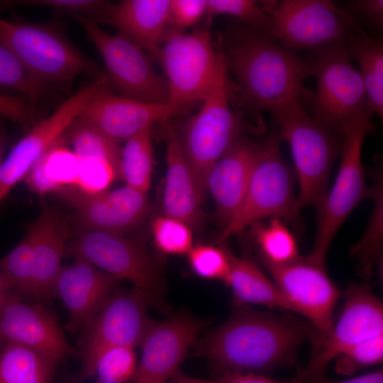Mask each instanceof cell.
Masks as SVG:
<instances>
[{
	"label": "cell",
	"mask_w": 383,
	"mask_h": 383,
	"mask_svg": "<svg viewBox=\"0 0 383 383\" xmlns=\"http://www.w3.org/2000/svg\"><path fill=\"white\" fill-rule=\"evenodd\" d=\"M308 383H383L382 369L372 373L343 381L320 380Z\"/></svg>",
	"instance_id": "obj_47"
},
{
	"label": "cell",
	"mask_w": 383,
	"mask_h": 383,
	"mask_svg": "<svg viewBox=\"0 0 383 383\" xmlns=\"http://www.w3.org/2000/svg\"><path fill=\"white\" fill-rule=\"evenodd\" d=\"M345 48L350 59L360 67L366 89V110L383 116V44L379 38L360 28L348 36Z\"/></svg>",
	"instance_id": "obj_28"
},
{
	"label": "cell",
	"mask_w": 383,
	"mask_h": 383,
	"mask_svg": "<svg viewBox=\"0 0 383 383\" xmlns=\"http://www.w3.org/2000/svg\"><path fill=\"white\" fill-rule=\"evenodd\" d=\"M265 111L273 116L279 138L291 149L299 184L297 207L317 209L328 192L330 173L341 151L340 137L295 98L274 103Z\"/></svg>",
	"instance_id": "obj_3"
},
{
	"label": "cell",
	"mask_w": 383,
	"mask_h": 383,
	"mask_svg": "<svg viewBox=\"0 0 383 383\" xmlns=\"http://www.w3.org/2000/svg\"><path fill=\"white\" fill-rule=\"evenodd\" d=\"M33 238V267L31 298L50 299L71 238L68 221L58 209L43 204L38 218L27 227Z\"/></svg>",
	"instance_id": "obj_22"
},
{
	"label": "cell",
	"mask_w": 383,
	"mask_h": 383,
	"mask_svg": "<svg viewBox=\"0 0 383 383\" xmlns=\"http://www.w3.org/2000/svg\"><path fill=\"white\" fill-rule=\"evenodd\" d=\"M162 42L158 60L167 83V104L174 117L186 107L204 101L223 62L220 50L215 48L209 26L205 24L190 33L167 28Z\"/></svg>",
	"instance_id": "obj_6"
},
{
	"label": "cell",
	"mask_w": 383,
	"mask_h": 383,
	"mask_svg": "<svg viewBox=\"0 0 383 383\" xmlns=\"http://www.w3.org/2000/svg\"><path fill=\"white\" fill-rule=\"evenodd\" d=\"M107 84L104 77L94 79L26 131L0 167V202L23 180L40 156L64 135L92 97Z\"/></svg>",
	"instance_id": "obj_16"
},
{
	"label": "cell",
	"mask_w": 383,
	"mask_h": 383,
	"mask_svg": "<svg viewBox=\"0 0 383 383\" xmlns=\"http://www.w3.org/2000/svg\"><path fill=\"white\" fill-rule=\"evenodd\" d=\"M72 16L99 51L110 85L119 96L145 103L167 104V80L156 72L154 59L150 55L121 35L106 33L89 18Z\"/></svg>",
	"instance_id": "obj_11"
},
{
	"label": "cell",
	"mask_w": 383,
	"mask_h": 383,
	"mask_svg": "<svg viewBox=\"0 0 383 383\" xmlns=\"http://www.w3.org/2000/svg\"><path fill=\"white\" fill-rule=\"evenodd\" d=\"M170 0H123L109 3L101 23L109 24L118 35L137 45L154 60L170 18Z\"/></svg>",
	"instance_id": "obj_25"
},
{
	"label": "cell",
	"mask_w": 383,
	"mask_h": 383,
	"mask_svg": "<svg viewBox=\"0 0 383 383\" xmlns=\"http://www.w3.org/2000/svg\"><path fill=\"white\" fill-rule=\"evenodd\" d=\"M131 282L150 304L163 305V281L158 265L138 240L123 235L82 230L70 238L66 255Z\"/></svg>",
	"instance_id": "obj_9"
},
{
	"label": "cell",
	"mask_w": 383,
	"mask_h": 383,
	"mask_svg": "<svg viewBox=\"0 0 383 383\" xmlns=\"http://www.w3.org/2000/svg\"><path fill=\"white\" fill-rule=\"evenodd\" d=\"M334 360L336 372L343 375H350L365 367L382 363L383 334L349 346Z\"/></svg>",
	"instance_id": "obj_39"
},
{
	"label": "cell",
	"mask_w": 383,
	"mask_h": 383,
	"mask_svg": "<svg viewBox=\"0 0 383 383\" xmlns=\"http://www.w3.org/2000/svg\"><path fill=\"white\" fill-rule=\"evenodd\" d=\"M206 0H170L169 23L177 30L194 26L206 13Z\"/></svg>",
	"instance_id": "obj_43"
},
{
	"label": "cell",
	"mask_w": 383,
	"mask_h": 383,
	"mask_svg": "<svg viewBox=\"0 0 383 383\" xmlns=\"http://www.w3.org/2000/svg\"><path fill=\"white\" fill-rule=\"evenodd\" d=\"M270 14V35L294 52L344 42L360 28L353 16L323 0H284Z\"/></svg>",
	"instance_id": "obj_13"
},
{
	"label": "cell",
	"mask_w": 383,
	"mask_h": 383,
	"mask_svg": "<svg viewBox=\"0 0 383 383\" xmlns=\"http://www.w3.org/2000/svg\"><path fill=\"white\" fill-rule=\"evenodd\" d=\"M315 332L297 319L242 308L196 342L194 351L223 373L264 372L292 365Z\"/></svg>",
	"instance_id": "obj_2"
},
{
	"label": "cell",
	"mask_w": 383,
	"mask_h": 383,
	"mask_svg": "<svg viewBox=\"0 0 383 383\" xmlns=\"http://www.w3.org/2000/svg\"><path fill=\"white\" fill-rule=\"evenodd\" d=\"M152 233L157 248L167 255L188 254L192 248V229L183 221L165 215L152 223Z\"/></svg>",
	"instance_id": "obj_36"
},
{
	"label": "cell",
	"mask_w": 383,
	"mask_h": 383,
	"mask_svg": "<svg viewBox=\"0 0 383 383\" xmlns=\"http://www.w3.org/2000/svg\"><path fill=\"white\" fill-rule=\"evenodd\" d=\"M0 44L10 50L43 87L71 82L80 74L103 77L98 65L52 23L0 18Z\"/></svg>",
	"instance_id": "obj_5"
},
{
	"label": "cell",
	"mask_w": 383,
	"mask_h": 383,
	"mask_svg": "<svg viewBox=\"0 0 383 383\" xmlns=\"http://www.w3.org/2000/svg\"><path fill=\"white\" fill-rule=\"evenodd\" d=\"M258 151V143L238 137L211 170L207 189L216 204L222 230L232 221L244 199Z\"/></svg>",
	"instance_id": "obj_23"
},
{
	"label": "cell",
	"mask_w": 383,
	"mask_h": 383,
	"mask_svg": "<svg viewBox=\"0 0 383 383\" xmlns=\"http://www.w3.org/2000/svg\"><path fill=\"white\" fill-rule=\"evenodd\" d=\"M137 367L134 348L114 347L98 358L93 370L98 383H125L133 377Z\"/></svg>",
	"instance_id": "obj_37"
},
{
	"label": "cell",
	"mask_w": 383,
	"mask_h": 383,
	"mask_svg": "<svg viewBox=\"0 0 383 383\" xmlns=\"http://www.w3.org/2000/svg\"><path fill=\"white\" fill-rule=\"evenodd\" d=\"M72 150L79 160H101L110 164L121 179V148L94 124L77 117L65 133Z\"/></svg>",
	"instance_id": "obj_31"
},
{
	"label": "cell",
	"mask_w": 383,
	"mask_h": 383,
	"mask_svg": "<svg viewBox=\"0 0 383 383\" xmlns=\"http://www.w3.org/2000/svg\"><path fill=\"white\" fill-rule=\"evenodd\" d=\"M63 135L40 156L23 179L30 191L45 195L75 187L79 160L65 145Z\"/></svg>",
	"instance_id": "obj_27"
},
{
	"label": "cell",
	"mask_w": 383,
	"mask_h": 383,
	"mask_svg": "<svg viewBox=\"0 0 383 383\" xmlns=\"http://www.w3.org/2000/svg\"><path fill=\"white\" fill-rule=\"evenodd\" d=\"M152 128L149 127L132 136L121 148V179L145 193L150 188L155 164Z\"/></svg>",
	"instance_id": "obj_32"
},
{
	"label": "cell",
	"mask_w": 383,
	"mask_h": 383,
	"mask_svg": "<svg viewBox=\"0 0 383 383\" xmlns=\"http://www.w3.org/2000/svg\"><path fill=\"white\" fill-rule=\"evenodd\" d=\"M205 325L186 314L152 322L140 345L141 359L131 383H167Z\"/></svg>",
	"instance_id": "obj_17"
},
{
	"label": "cell",
	"mask_w": 383,
	"mask_h": 383,
	"mask_svg": "<svg viewBox=\"0 0 383 383\" xmlns=\"http://www.w3.org/2000/svg\"><path fill=\"white\" fill-rule=\"evenodd\" d=\"M4 116L0 115V167L4 160V154L8 144V136L4 126Z\"/></svg>",
	"instance_id": "obj_49"
},
{
	"label": "cell",
	"mask_w": 383,
	"mask_h": 383,
	"mask_svg": "<svg viewBox=\"0 0 383 383\" xmlns=\"http://www.w3.org/2000/svg\"><path fill=\"white\" fill-rule=\"evenodd\" d=\"M274 123L258 143V151L243 203L230 223L217 238L223 243L251 224L266 218L288 223L299 220L292 171L282 157Z\"/></svg>",
	"instance_id": "obj_7"
},
{
	"label": "cell",
	"mask_w": 383,
	"mask_h": 383,
	"mask_svg": "<svg viewBox=\"0 0 383 383\" xmlns=\"http://www.w3.org/2000/svg\"><path fill=\"white\" fill-rule=\"evenodd\" d=\"M220 244L218 247L202 244L193 246L187 254L188 260L196 275L227 284L230 265L224 244Z\"/></svg>",
	"instance_id": "obj_40"
},
{
	"label": "cell",
	"mask_w": 383,
	"mask_h": 383,
	"mask_svg": "<svg viewBox=\"0 0 383 383\" xmlns=\"http://www.w3.org/2000/svg\"><path fill=\"white\" fill-rule=\"evenodd\" d=\"M165 128L167 172L162 197L164 215L197 230L204 220V197L183 154L177 127L167 123Z\"/></svg>",
	"instance_id": "obj_24"
},
{
	"label": "cell",
	"mask_w": 383,
	"mask_h": 383,
	"mask_svg": "<svg viewBox=\"0 0 383 383\" xmlns=\"http://www.w3.org/2000/svg\"><path fill=\"white\" fill-rule=\"evenodd\" d=\"M120 279L82 259L62 266L55 284V294L69 313L67 329L81 331L99 311Z\"/></svg>",
	"instance_id": "obj_20"
},
{
	"label": "cell",
	"mask_w": 383,
	"mask_h": 383,
	"mask_svg": "<svg viewBox=\"0 0 383 383\" xmlns=\"http://www.w3.org/2000/svg\"><path fill=\"white\" fill-rule=\"evenodd\" d=\"M59 360L15 342L0 349V383H52Z\"/></svg>",
	"instance_id": "obj_29"
},
{
	"label": "cell",
	"mask_w": 383,
	"mask_h": 383,
	"mask_svg": "<svg viewBox=\"0 0 383 383\" xmlns=\"http://www.w3.org/2000/svg\"><path fill=\"white\" fill-rule=\"evenodd\" d=\"M167 383H218V380L209 381L196 379L185 375L179 370L171 377Z\"/></svg>",
	"instance_id": "obj_48"
},
{
	"label": "cell",
	"mask_w": 383,
	"mask_h": 383,
	"mask_svg": "<svg viewBox=\"0 0 383 383\" xmlns=\"http://www.w3.org/2000/svg\"><path fill=\"white\" fill-rule=\"evenodd\" d=\"M342 10L353 16L357 23L361 21L377 31L382 30V0L350 1L344 4Z\"/></svg>",
	"instance_id": "obj_45"
},
{
	"label": "cell",
	"mask_w": 383,
	"mask_h": 383,
	"mask_svg": "<svg viewBox=\"0 0 383 383\" xmlns=\"http://www.w3.org/2000/svg\"><path fill=\"white\" fill-rule=\"evenodd\" d=\"M33 267V238L27 228L23 239L0 260V273L23 298H31Z\"/></svg>",
	"instance_id": "obj_34"
},
{
	"label": "cell",
	"mask_w": 383,
	"mask_h": 383,
	"mask_svg": "<svg viewBox=\"0 0 383 383\" xmlns=\"http://www.w3.org/2000/svg\"><path fill=\"white\" fill-rule=\"evenodd\" d=\"M108 84L100 89L78 117L94 124L117 141H126L173 115L167 104L145 103L116 95Z\"/></svg>",
	"instance_id": "obj_21"
},
{
	"label": "cell",
	"mask_w": 383,
	"mask_h": 383,
	"mask_svg": "<svg viewBox=\"0 0 383 383\" xmlns=\"http://www.w3.org/2000/svg\"><path fill=\"white\" fill-rule=\"evenodd\" d=\"M218 49L231 105L248 120L266 128L261 112L270 105L290 97L304 106L310 104L313 92L303 84L315 76L313 59L288 50L270 33L238 20L227 26Z\"/></svg>",
	"instance_id": "obj_1"
},
{
	"label": "cell",
	"mask_w": 383,
	"mask_h": 383,
	"mask_svg": "<svg viewBox=\"0 0 383 383\" xmlns=\"http://www.w3.org/2000/svg\"><path fill=\"white\" fill-rule=\"evenodd\" d=\"M218 383H308L295 379L290 382L280 381L253 372H225L218 379Z\"/></svg>",
	"instance_id": "obj_46"
},
{
	"label": "cell",
	"mask_w": 383,
	"mask_h": 383,
	"mask_svg": "<svg viewBox=\"0 0 383 383\" xmlns=\"http://www.w3.org/2000/svg\"><path fill=\"white\" fill-rule=\"evenodd\" d=\"M201 103L198 112L177 128L183 154L204 197L209 173L231 143L244 133L262 134L266 129L231 109L224 64Z\"/></svg>",
	"instance_id": "obj_4"
},
{
	"label": "cell",
	"mask_w": 383,
	"mask_h": 383,
	"mask_svg": "<svg viewBox=\"0 0 383 383\" xmlns=\"http://www.w3.org/2000/svg\"><path fill=\"white\" fill-rule=\"evenodd\" d=\"M224 246L230 265L226 284L232 289L233 300L236 306L261 304L297 313L295 307L255 262L248 257H236L226 245Z\"/></svg>",
	"instance_id": "obj_26"
},
{
	"label": "cell",
	"mask_w": 383,
	"mask_h": 383,
	"mask_svg": "<svg viewBox=\"0 0 383 383\" xmlns=\"http://www.w3.org/2000/svg\"><path fill=\"white\" fill-rule=\"evenodd\" d=\"M249 227L259 256L275 264L290 262L299 257L295 238L282 219L272 218L268 223L257 221Z\"/></svg>",
	"instance_id": "obj_33"
},
{
	"label": "cell",
	"mask_w": 383,
	"mask_h": 383,
	"mask_svg": "<svg viewBox=\"0 0 383 383\" xmlns=\"http://www.w3.org/2000/svg\"><path fill=\"white\" fill-rule=\"evenodd\" d=\"M150 301L136 289L112 294L96 316L81 330L78 341L82 381L93 376L94 365L106 350L141 345L151 324L147 308Z\"/></svg>",
	"instance_id": "obj_12"
},
{
	"label": "cell",
	"mask_w": 383,
	"mask_h": 383,
	"mask_svg": "<svg viewBox=\"0 0 383 383\" xmlns=\"http://www.w3.org/2000/svg\"><path fill=\"white\" fill-rule=\"evenodd\" d=\"M73 221L82 230L123 235L140 225L150 211L147 193L128 185L94 196L69 193Z\"/></svg>",
	"instance_id": "obj_19"
},
{
	"label": "cell",
	"mask_w": 383,
	"mask_h": 383,
	"mask_svg": "<svg viewBox=\"0 0 383 383\" xmlns=\"http://www.w3.org/2000/svg\"><path fill=\"white\" fill-rule=\"evenodd\" d=\"M34 112L26 97L0 94V115L19 123L26 131L36 123Z\"/></svg>",
	"instance_id": "obj_44"
},
{
	"label": "cell",
	"mask_w": 383,
	"mask_h": 383,
	"mask_svg": "<svg viewBox=\"0 0 383 383\" xmlns=\"http://www.w3.org/2000/svg\"><path fill=\"white\" fill-rule=\"evenodd\" d=\"M0 89L23 96L30 101L36 100L40 86L29 74L18 60L6 47L0 44Z\"/></svg>",
	"instance_id": "obj_38"
},
{
	"label": "cell",
	"mask_w": 383,
	"mask_h": 383,
	"mask_svg": "<svg viewBox=\"0 0 383 383\" xmlns=\"http://www.w3.org/2000/svg\"><path fill=\"white\" fill-rule=\"evenodd\" d=\"M11 289H12L11 286L0 273V310L5 297Z\"/></svg>",
	"instance_id": "obj_50"
},
{
	"label": "cell",
	"mask_w": 383,
	"mask_h": 383,
	"mask_svg": "<svg viewBox=\"0 0 383 383\" xmlns=\"http://www.w3.org/2000/svg\"><path fill=\"white\" fill-rule=\"evenodd\" d=\"M109 2L100 0H16L1 1V8L14 6H44L58 12L80 15L101 23Z\"/></svg>",
	"instance_id": "obj_41"
},
{
	"label": "cell",
	"mask_w": 383,
	"mask_h": 383,
	"mask_svg": "<svg viewBox=\"0 0 383 383\" xmlns=\"http://www.w3.org/2000/svg\"><path fill=\"white\" fill-rule=\"evenodd\" d=\"M343 309L331 332L312 337V354L295 379L301 382L323 380L329 362L357 343L383 334V305L367 284H350Z\"/></svg>",
	"instance_id": "obj_14"
},
{
	"label": "cell",
	"mask_w": 383,
	"mask_h": 383,
	"mask_svg": "<svg viewBox=\"0 0 383 383\" xmlns=\"http://www.w3.org/2000/svg\"><path fill=\"white\" fill-rule=\"evenodd\" d=\"M6 342L21 343L59 360L79 357L54 316L38 303H25L14 289L9 292L0 310V349Z\"/></svg>",
	"instance_id": "obj_18"
},
{
	"label": "cell",
	"mask_w": 383,
	"mask_h": 383,
	"mask_svg": "<svg viewBox=\"0 0 383 383\" xmlns=\"http://www.w3.org/2000/svg\"><path fill=\"white\" fill-rule=\"evenodd\" d=\"M115 180H119L118 176L110 164L101 160H79V176L74 188L82 196H94L108 190Z\"/></svg>",
	"instance_id": "obj_42"
},
{
	"label": "cell",
	"mask_w": 383,
	"mask_h": 383,
	"mask_svg": "<svg viewBox=\"0 0 383 383\" xmlns=\"http://www.w3.org/2000/svg\"><path fill=\"white\" fill-rule=\"evenodd\" d=\"M226 14L236 20L270 33L271 14L264 9L260 1L252 0H209L204 24L210 26L214 16Z\"/></svg>",
	"instance_id": "obj_35"
},
{
	"label": "cell",
	"mask_w": 383,
	"mask_h": 383,
	"mask_svg": "<svg viewBox=\"0 0 383 383\" xmlns=\"http://www.w3.org/2000/svg\"><path fill=\"white\" fill-rule=\"evenodd\" d=\"M371 118L366 110L344 128L338 174L331 189L317 208L316 235L311 252L305 257L317 265L326 267L327 252L338 231L353 209L371 196V187H367L361 160L364 139L374 130Z\"/></svg>",
	"instance_id": "obj_8"
},
{
	"label": "cell",
	"mask_w": 383,
	"mask_h": 383,
	"mask_svg": "<svg viewBox=\"0 0 383 383\" xmlns=\"http://www.w3.org/2000/svg\"><path fill=\"white\" fill-rule=\"evenodd\" d=\"M273 282L295 307L307 318L316 331L313 337L327 335L333 328V314L340 290L327 274L326 267L308 261L305 257L275 264L259 256Z\"/></svg>",
	"instance_id": "obj_15"
},
{
	"label": "cell",
	"mask_w": 383,
	"mask_h": 383,
	"mask_svg": "<svg viewBox=\"0 0 383 383\" xmlns=\"http://www.w3.org/2000/svg\"><path fill=\"white\" fill-rule=\"evenodd\" d=\"M372 177L374 184L371 187L370 198L374 205L371 218L362 238L350 250L352 257L358 265V269L365 279L369 280L374 271L382 273V215L383 196L382 179L380 169L372 170Z\"/></svg>",
	"instance_id": "obj_30"
},
{
	"label": "cell",
	"mask_w": 383,
	"mask_h": 383,
	"mask_svg": "<svg viewBox=\"0 0 383 383\" xmlns=\"http://www.w3.org/2000/svg\"><path fill=\"white\" fill-rule=\"evenodd\" d=\"M345 42L313 50L317 89L309 104L311 115L342 137L344 128L366 111V89L352 64Z\"/></svg>",
	"instance_id": "obj_10"
}]
</instances>
